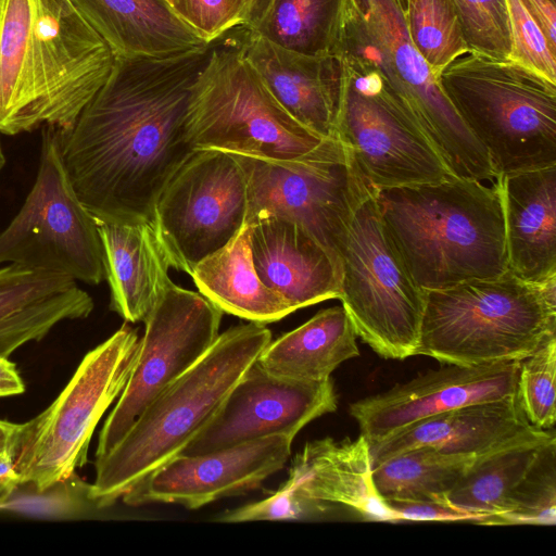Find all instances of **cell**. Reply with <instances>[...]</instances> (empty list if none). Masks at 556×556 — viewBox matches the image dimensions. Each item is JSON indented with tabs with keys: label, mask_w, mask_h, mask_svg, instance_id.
<instances>
[{
	"label": "cell",
	"mask_w": 556,
	"mask_h": 556,
	"mask_svg": "<svg viewBox=\"0 0 556 556\" xmlns=\"http://www.w3.org/2000/svg\"><path fill=\"white\" fill-rule=\"evenodd\" d=\"M270 341V330L254 321L219 333L201 358L146 407L119 442L96 458L91 498L97 508L113 505L179 455Z\"/></svg>",
	"instance_id": "4"
},
{
	"label": "cell",
	"mask_w": 556,
	"mask_h": 556,
	"mask_svg": "<svg viewBox=\"0 0 556 556\" xmlns=\"http://www.w3.org/2000/svg\"><path fill=\"white\" fill-rule=\"evenodd\" d=\"M222 316L200 292L167 286L144 319L136 362L99 433L96 458L110 452L146 407L211 348Z\"/></svg>",
	"instance_id": "15"
},
{
	"label": "cell",
	"mask_w": 556,
	"mask_h": 556,
	"mask_svg": "<svg viewBox=\"0 0 556 556\" xmlns=\"http://www.w3.org/2000/svg\"><path fill=\"white\" fill-rule=\"evenodd\" d=\"M399 521H472L471 517L456 508L437 502H387Z\"/></svg>",
	"instance_id": "39"
},
{
	"label": "cell",
	"mask_w": 556,
	"mask_h": 556,
	"mask_svg": "<svg viewBox=\"0 0 556 556\" xmlns=\"http://www.w3.org/2000/svg\"><path fill=\"white\" fill-rule=\"evenodd\" d=\"M556 52V0H521Z\"/></svg>",
	"instance_id": "40"
},
{
	"label": "cell",
	"mask_w": 556,
	"mask_h": 556,
	"mask_svg": "<svg viewBox=\"0 0 556 556\" xmlns=\"http://www.w3.org/2000/svg\"><path fill=\"white\" fill-rule=\"evenodd\" d=\"M114 61L72 0H0V134L68 127Z\"/></svg>",
	"instance_id": "2"
},
{
	"label": "cell",
	"mask_w": 556,
	"mask_h": 556,
	"mask_svg": "<svg viewBox=\"0 0 556 556\" xmlns=\"http://www.w3.org/2000/svg\"><path fill=\"white\" fill-rule=\"evenodd\" d=\"M341 60L343 90L336 137L349 148L369 185L381 190L450 176L433 144L378 77Z\"/></svg>",
	"instance_id": "14"
},
{
	"label": "cell",
	"mask_w": 556,
	"mask_h": 556,
	"mask_svg": "<svg viewBox=\"0 0 556 556\" xmlns=\"http://www.w3.org/2000/svg\"><path fill=\"white\" fill-rule=\"evenodd\" d=\"M343 7L344 0H274L253 31L299 53H331Z\"/></svg>",
	"instance_id": "31"
},
{
	"label": "cell",
	"mask_w": 556,
	"mask_h": 556,
	"mask_svg": "<svg viewBox=\"0 0 556 556\" xmlns=\"http://www.w3.org/2000/svg\"><path fill=\"white\" fill-rule=\"evenodd\" d=\"M98 510L91 498V483L77 472L46 488L15 478L0 483V513L45 520H76Z\"/></svg>",
	"instance_id": "32"
},
{
	"label": "cell",
	"mask_w": 556,
	"mask_h": 556,
	"mask_svg": "<svg viewBox=\"0 0 556 556\" xmlns=\"http://www.w3.org/2000/svg\"><path fill=\"white\" fill-rule=\"evenodd\" d=\"M446 505L485 525H554L556 438L534 427L477 455Z\"/></svg>",
	"instance_id": "16"
},
{
	"label": "cell",
	"mask_w": 556,
	"mask_h": 556,
	"mask_svg": "<svg viewBox=\"0 0 556 556\" xmlns=\"http://www.w3.org/2000/svg\"><path fill=\"white\" fill-rule=\"evenodd\" d=\"M248 181L235 154L195 150L163 189L153 223L172 267L189 275L245 225Z\"/></svg>",
	"instance_id": "13"
},
{
	"label": "cell",
	"mask_w": 556,
	"mask_h": 556,
	"mask_svg": "<svg viewBox=\"0 0 556 556\" xmlns=\"http://www.w3.org/2000/svg\"><path fill=\"white\" fill-rule=\"evenodd\" d=\"M233 46L293 118L323 138L336 137L343 90L340 55L291 51L250 29Z\"/></svg>",
	"instance_id": "20"
},
{
	"label": "cell",
	"mask_w": 556,
	"mask_h": 556,
	"mask_svg": "<svg viewBox=\"0 0 556 556\" xmlns=\"http://www.w3.org/2000/svg\"><path fill=\"white\" fill-rule=\"evenodd\" d=\"M396 1H397V3L400 4V7H401L402 11H403V12H404V14H405V12H406V8H407V0H396Z\"/></svg>",
	"instance_id": "46"
},
{
	"label": "cell",
	"mask_w": 556,
	"mask_h": 556,
	"mask_svg": "<svg viewBox=\"0 0 556 556\" xmlns=\"http://www.w3.org/2000/svg\"><path fill=\"white\" fill-rule=\"evenodd\" d=\"M376 189L356 206L338 255L340 298L356 336L378 355L416 354L426 291L410 275L382 219Z\"/></svg>",
	"instance_id": "10"
},
{
	"label": "cell",
	"mask_w": 556,
	"mask_h": 556,
	"mask_svg": "<svg viewBox=\"0 0 556 556\" xmlns=\"http://www.w3.org/2000/svg\"><path fill=\"white\" fill-rule=\"evenodd\" d=\"M507 267L534 283L556 278V165L495 177Z\"/></svg>",
	"instance_id": "23"
},
{
	"label": "cell",
	"mask_w": 556,
	"mask_h": 556,
	"mask_svg": "<svg viewBox=\"0 0 556 556\" xmlns=\"http://www.w3.org/2000/svg\"><path fill=\"white\" fill-rule=\"evenodd\" d=\"M331 53L374 73L458 178H494L486 152L441 90L412 41L396 0H344Z\"/></svg>",
	"instance_id": "5"
},
{
	"label": "cell",
	"mask_w": 556,
	"mask_h": 556,
	"mask_svg": "<svg viewBox=\"0 0 556 556\" xmlns=\"http://www.w3.org/2000/svg\"><path fill=\"white\" fill-rule=\"evenodd\" d=\"M25 383L9 356L0 353V397L22 394Z\"/></svg>",
	"instance_id": "41"
},
{
	"label": "cell",
	"mask_w": 556,
	"mask_h": 556,
	"mask_svg": "<svg viewBox=\"0 0 556 556\" xmlns=\"http://www.w3.org/2000/svg\"><path fill=\"white\" fill-rule=\"evenodd\" d=\"M405 18L413 43L435 78L470 51L452 0H407Z\"/></svg>",
	"instance_id": "33"
},
{
	"label": "cell",
	"mask_w": 556,
	"mask_h": 556,
	"mask_svg": "<svg viewBox=\"0 0 556 556\" xmlns=\"http://www.w3.org/2000/svg\"><path fill=\"white\" fill-rule=\"evenodd\" d=\"M384 225L416 283L445 289L508 270L501 193L447 176L376 191Z\"/></svg>",
	"instance_id": "3"
},
{
	"label": "cell",
	"mask_w": 556,
	"mask_h": 556,
	"mask_svg": "<svg viewBox=\"0 0 556 556\" xmlns=\"http://www.w3.org/2000/svg\"><path fill=\"white\" fill-rule=\"evenodd\" d=\"M18 424L0 419V454L12 451Z\"/></svg>",
	"instance_id": "43"
},
{
	"label": "cell",
	"mask_w": 556,
	"mask_h": 556,
	"mask_svg": "<svg viewBox=\"0 0 556 556\" xmlns=\"http://www.w3.org/2000/svg\"><path fill=\"white\" fill-rule=\"evenodd\" d=\"M7 264L89 285L105 279L96 217L67 177L52 126L43 127L36 180L18 213L0 232V265Z\"/></svg>",
	"instance_id": "12"
},
{
	"label": "cell",
	"mask_w": 556,
	"mask_h": 556,
	"mask_svg": "<svg viewBox=\"0 0 556 556\" xmlns=\"http://www.w3.org/2000/svg\"><path fill=\"white\" fill-rule=\"evenodd\" d=\"M274 0H244L242 26L254 30L263 21Z\"/></svg>",
	"instance_id": "42"
},
{
	"label": "cell",
	"mask_w": 556,
	"mask_h": 556,
	"mask_svg": "<svg viewBox=\"0 0 556 556\" xmlns=\"http://www.w3.org/2000/svg\"><path fill=\"white\" fill-rule=\"evenodd\" d=\"M247 226L258 278L294 311L340 298V258L302 226L283 217H267Z\"/></svg>",
	"instance_id": "21"
},
{
	"label": "cell",
	"mask_w": 556,
	"mask_h": 556,
	"mask_svg": "<svg viewBox=\"0 0 556 556\" xmlns=\"http://www.w3.org/2000/svg\"><path fill=\"white\" fill-rule=\"evenodd\" d=\"M115 58H164L206 46L165 0H72Z\"/></svg>",
	"instance_id": "26"
},
{
	"label": "cell",
	"mask_w": 556,
	"mask_h": 556,
	"mask_svg": "<svg viewBox=\"0 0 556 556\" xmlns=\"http://www.w3.org/2000/svg\"><path fill=\"white\" fill-rule=\"evenodd\" d=\"M356 337L344 307L332 306L271 340L256 364L278 377L326 380L343 362L359 355Z\"/></svg>",
	"instance_id": "28"
},
{
	"label": "cell",
	"mask_w": 556,
	"mask_h": 556,
	"mask_svg": "<svg viewBox=\"0 0 556 556\" xmlns=\"http://www.w3.org/2000/svg\"><path fill=\"white\" fill-rule=\"evenodd\" d=\"M17 477L14 463L13 452L8 451L0 454V483L15 479Z\"/></svg>",
	"instance_id": "44"
},
{
	"label": "cell",
	"mask_w": 556,
	"mask_h": 556,
	"mask_svg": "<svg viewBox=\"0 0 556 556\" xmlns=\"http://www.w3.org/2000/svg\"><path fill=\"white\" fill-rule=\"evenodd\" d=\"M470 51L508 59L510 40L505 0H452Z\"/></svg>",
	"instance_id": "35"
},
{
	"label": "cell",
	"mask_w": 556,
	"mask_h": 556,
	"mask_svg": "<svg viewBox=\"0 0 556 556\" xmlns=\"http://www.w3.org/2000/svg\"><path fill=\"white\" fill-rule=\"evenodd\" d=\"M92 298L68 276L0 265V330L24 324L87 318Z\"/></svg>",
	"instance_id": "29"
},
{
	"label": "cell",
	"mask_w": 556,
	"mask_h": 556,
	"mask_svg": "<svg viewBox=\"0 0 556 556\" xmlns=\"http://www.w3.org/2000/svg\"><path fill=\"white\" fill-rule=\"evenodd\" d=\"M5 164V156L1 147V140H0V173Z\"/></svg>",
	"instance_id": "45"
},
{
	"label": "cell",
	"mask_w": 556,
	"mask_h": 556,
	"mask_svg": "<svg viewBox=\"0 0 556 556\" xmlns=\"http://www.w3.org/2000/svg\"><path fill=\"white\" fill-rule=\"evenodd\" d=\"M190 276L200 293L218 308L249 321L266 325L294 312L258 278L247 225L224 248L201 261Z\"/></svg>",
	"instance_id": "27"
},
{
	"label": "cell",
	"mask_w": 556,
	"mask_h": 556,
	"mask_svg": "<svg viewBox=\"0 0 556 556\" xmlns=\"http://www.w3.org/2000/svg\"><path fill=\"white\" fill-rule=\"evenodd\" d=\"M555 376L556 332L519 362L516 394L527 420L534 428L547 430L555 425Z\"/></svg>",
	"instance_id": "34"
},
{
	"label": "cell",
	"mask_w": 556,
	"mask_h": 556,
	"mask_svg": "<svg viewBox=\"0 0 556 556\" xmlns=\"http://www.w3.org/2000/svg\"><path fill=\"white\" fill-rule=\"evenodd\" d=\"M556 330V278L525 281L510 271L426 291L415 355L442 364L520 362Z\"/></svg>",
	"instance_id": "6"
},
{
	"label": "cell",
	"mask_w": 556,
	"mask_h": 556,
	"mask_svg": "<svg viewBox=\"0 0 556 556\" xmlns=\"http://www.w3.org/2000/svg\"><path fill=\"white\" fill-rule=\"evenodd\" d=\"M294 437L274 434L207 454L177 455L122 497L130 506L176 503L195 509L255 490L280 470Z\"/></svg>",
	"instance_id": "18"
},
{
	"label": "cell",
	"mask_w": 556,
	"mask_h": 556,
	"mask_svg": "<svg viewBox=\"0 0 556 556\" xmlns=\"http://www.w3.org/2000/svg\"><path fill=\"white\" fill-rule=\"evenodd\" d=\"M165 1H166L167 3H169V4H170V7H172V4H173V1H174V0H165Z\"/></svg>",
	"instance_id": "47"
},
{
	"label": "cell",
	"mask_w": 556,
	"mask_h": 556,
	"mask_svg": "<svg viewBox=\"0 0 556 556\" xmlns=\"http://www.w3.org/2000/svg\"><path fill=\"white\" fill-rule=\"evenodd\" d=\"M139 341L137 329L124 324L84 356L45 410L18 424L13 443L17 478L42 489L85 466L98 422L129 379Z\"/></svg>",
	"instance_id": "9"
},
{
	"label": "cell",
	"mask_w": 556,
	"mask_h": 556,
	"mask_svg": "<svg viewBox=\"0 0 556 556\" xmlns=\"http://www.w3.org/2000/svg\"><path fill=\"white\" fill-rule=\"evenodd\" d=\"M510 53L508 59L556 84V52L521 0H505Z\"/></svg>",
	"instance_id": "36"
},
{
	"label": "cell",
	"mask_w": 556,
	"mask_h": 556,
	"mask_svg": "<svg viewBox=\"0 0 556 556\" xmlns=\"http://www.w3.org/2000/svg\"><path fill=\"white\" fill-rule=\"evenodd\" d=\"M188 126L195 150L278 162L307 159L328 139L293 118L235 46L213 48L193 86Z\"/></svg>",
	"instance_id": "8"
},
{
	"label": "cell",
	"mask_w": 556,
	"mask_h": 556,
	"mask_svg": "<svg viewBox=\"0 0 556 556\" xmlns=\"http://www.w3.org/2000/svg\"><path fill=\"white\" fill-rule=\"evenodd\" d=\"M529 427L517 394H514L424 418L369 445V453L372 467L399 453L421 446L479 455Z\"/></svg>",
	"instance_id": "25"
},
{
	"label": "cell",
	"mask_w": 556,
	"mask_h": 556,
	"mask_svg": "<svg viewBox=\"0 0 556 556\" xmlns=\"http://www.w3.org/2000/svg\"><path fill=\"white\" fill-rule=\"evenodd\" d=\"M286 482L317 510L337 504L369 520L399 521L376 490L369 444L362 434L355 440L326 437L307 442L294 456Z\"/></svg>",
	"instance_id": "22"
},
{
	"label": "cell",
	"mask_w": 556,
	"mask_h": 556,
	"mask_svg": "<svg viewBox=\"0 0 556 556\" xmlns=\"http://www.w3.org/2000/svg\"><path fill=\"white\" fill-rule=\"evenodd\" d=\"M337 407L331 378L304 381L278 377L255 362L179 455L207 454L274 434L295 437Z\"/></svg>",
	"instance_id": "17"
},
{
	"label": "cell",
	"mask_w": 556,
	"mask_h": 556,
	"mask_svg": "<svg viewBox=\"0 0 556 556\" xmlns=\"http://www.w3.org/2000/svg\"><path fill=\"white\" fill-rule=\"evenodd\" d=\"M235 155L248 181L245 225L291 219L339 257L354 210L375 189L342 141L328 138L312 156L291 162Z\"/></svg>",
	"instance_id": "11"
},
{
	"label": "cell",
	"mask_w": 556,
	"mask_h": 556,
	"mask_svg": "<svg viewBox=\"0 0 556 556\" xmlns=\"http://www.w3.org/2000/svg\"><path fill=\"white\" fill-rule=\"evenodd\" d=\"M476 457V454L448 453L430 446L416 447L374 466L372 481L386 502H437L446 505L447 493Z\"/></svg>",
	"instance_id": "30"
},
{
	"label": "cell",
	"mask_w": 556,
	"mask_h": 556,
	"mask_svg": "<svg viewBox=\"0 0 556 556\" xmlns=\"http://www.w3.org/2000/svg\"><path fill=\"white\" fill-rule=\"evenodd\" d=\"M176 15L206 43L242 26L244 0H174Z\"/></svg>",
	"instance_id": "37"
},
{
	"label": "cell",
	"mask_w": 556,
	"mask_h": 556,
	"mask_svg": "<svg viewBox=\"0 0 556 556\" xmlns=\"http://www.w3.org/2000/svg\"><path fill=\"white\" fill-rule=\"evenodd\" d=\"M494 176L556 165V84L510 59L469 51L437 76Z\"/></svg>",
	"instance_id": "7"
},
{
	"label": "cell",
	"mask_w": 556,
	"mask_h": 556,
	"mask_svg": "<svg viewBox=\"0 0 556 556\" xmlns=\"http://www.w3.org/2000/svg\"><path fill=\"white\" fill-rule=\"evenodd\" d=\"M110 308L126 321H144L172 282L168 253L153 222L97 219Z\"/></svg>",
	"instance_id": "24"
},
{
	"label": "cell",
	"mask_w": 556,
	"mask_h": 556,
	"mask_svg": "<svg viewBox=\"0 0 556 556\" xmlns=\"http://www.w3.org/2000/svg\"><path fill=\"white\" fill-rule=\"evenodd\" d=\"M212 43L164 58H115L75 122L54 127L61 161L81 203L105 222H153L165 186L194 153L193 86Z\"/></svg>",
	"instance_id": "1"
},
{
	"label": "cell",
	"mask_w": 556,
	"mask_h": 556,
	"mask_svg": "<svg viewBox=\"0 0 556 556\" xmlns=\"http://www.w3.org/2000/svg\"><path fill=\"white\" fill-rule=\"evenodd\" d=\"M313 510L317 509L312 504L300 498L293 488L285 481L267 498L228 510L218 520L224 522H243L300 519Z\"/></svg>",
	"instance_id": "38"
},
{
	"label": "cell",
	"mask_w": 556,
	"mask_h": 556,
	"mask_svg": "<svg viewBox=\"0 0 556 556\" xmlns=\"http://www.w3.org/2000/svg\"><path fill=\"white\" fill-rule=\"evenodd\" d=\"M445 365L350 404V415L369 445L424 418L516 394L517 361L481 366Z\"/></svg>",
	"instance_id": "19"
}]
</instances>
